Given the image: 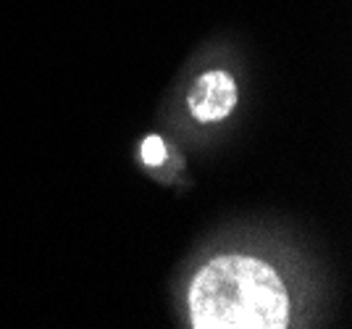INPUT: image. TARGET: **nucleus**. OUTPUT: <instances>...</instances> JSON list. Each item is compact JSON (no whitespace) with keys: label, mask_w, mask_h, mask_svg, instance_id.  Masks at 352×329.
I'll return each instance as SVG.
<instances>
[{"label":"nucleus","mask_w":352,"mask_h":329,"mask_svg":"<svg viewBox=\"0 0 352 329\" xmlns=\"http://www.w3.org/2000/svg\"><path fill=\"white\" fill-rule=\"evenodd\" d=\"M190 114L203 124L226 119L236 105V85L229 72H206L190 90Z\"/></svg>","instance_id":"2"},{"label":"nucleus","mask_w":352,"mask_h":329,"mask_svg":"<svg viewBox=\"0 0 352 329\" xmlns=\"http://www.w3.org/2000/svg\"><path fill=\"white\" fill-rule=\"evenodd\" d=\"M142 161L147 166H161L166 161V142L158 135L145 137V142H142Z\"/></svg>","instance_id":"3"},{"label":"nucleus","mask_w":352,"mask_h":329,"mask_svg":"<svg viewBox=\"0 0 352 329\" xmlns=\"http://www.w3.org/2000/svg\"><path fill=\"white\" fill-rule=\"evenodd\" d=\"M195 329H284L289 295L271 264L255 255H219L195 274L187 293Z\"/></svg>","instance_id":"1"}]
</instances>
